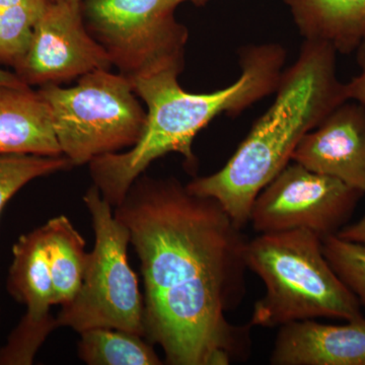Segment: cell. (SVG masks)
Segmentation results:
<instances>
[{
	"label": "cell",
	"mask_w": 365,
	"mask_h": 365,
	"mask_svg": "<svg viewBox=\"0 0 365 365\" xmlns=\"http://www.w3.org/2000/svg\"><path fill=\"white\" fill-rule=\"evenodd\" d=\"M115 216L130 232L144 285V338L170 365H228L246 359L248 326L227 314L246 295L242 228L210 197L176 178L141 175Z\"/></svg>",
	"instance_id": "obj_1"
},
{
	"label": "cell",
	"mask_w": 365,
	"mask_h": 365,
	"mask_svg": "<svg viewBox=\"0 0 365 365\" xmlns=\"http://www.w3.org/2000/svg\"><path fill=\"white\" fill-rule=\"evenodd\" d=\"M337 53L328 43L304 41L294 63L281 74L272 105L234 155L218 172L187 184L189 191L215 199L237 227H246L257 196L292 162L300 140L348 101L337 76Z\"/></svg>",
	"instance_id": "obj_2"
},
{
	"label": "cell",
	"mask_w": 365,
	"mask_h": 365,
	"mask_svg": "<svg viewBox=\"0 0 365 365\" xmlns=\"http://www.w3.org/2000/svg\"><path fill=\"white\" fill-rule=\"evenodd\" d=\"M247 267L265 285L250 325L279 328L292 322L361 318L362 307L331 267L323 239L307 230L260 234L248 240Z\"/></svg>",
	"instance_id": "obj_3"
},
{
	"label": "cell",
	"mask_w": 365,
	"mask_h": 365,
	"mask_svg": "<svg viewBox=\"0 0 365 365\" xmlns=\"http://www.w3.org/2000/svg\"><path fill=\"white\" fill-rule=\"evenodd\" d=\"M38 91L51 109L62 155L72 167L130 148L143 135L146 112L123 74L101 69L72 88L49 83Z\"/></svg>",
	"instance_id": "obj_4"
},
{
	"label": "cell",
	"mask_w": 365,
	"mask_h": 365,
	"mask_svg": "<svg viewBox=\"0 0 365 365\" xmlns=\"http://www.w3.org/2000/svg\"><path fill=\"white\" fill-rule=\"evenodd\" d=\"M83 202L93 222L95 245L78 294L56 317L58 327L78 333L118 329L144 338L143 295L128 261L130 232L95 185L86 192Z\"/></svg>",
	"instance_id": "obj_5"
},
{
	"label": "cell",
	"mask_w": 365,
	"mask_h": 365,
	"mask_svg": "<svg viewBox=\"0 0 365 365\" xmlns=\"http://www.w3.org/2000/svg\"><path fill=\"white\" fill-rule=\"evenodd\" d=\"M186 0H83V20L126 78L184 68L189 33L176 9Z\"/></svg>",
	"instance_id": "obj_6"
},
{
	"label": "cell",
	"mask_w": 365,
	"mask_h": 365,
	"mask_svg": "<svg viewBox=\"0 0 365 365\" xmlns=\"http://www.w3.org/2000/svg\"><path fill=\"white\" fill-rule=\"evenodd\" d=\"M364 194L290 162L257 196L249 222L259 234L307 230L324 239L348 225Z\"/></svg>",
	"instance_id": "obj_7"
},
{
	"label": "cell",
	"mask_w": 365,
	"mask_h": 365,
	"mask_svg": "<svg viewBox=\"0 0 365 365\" xmlns=\"http://www.w3.org/2000/svg\"><path fill=\"white\" fill-rule=\"evenodd\" d=\"M81 4H48L28 50L14 67L26 86L60 85L90 72L110 71L111 60L86 29Z\"/></svg>",
	"instance_id": "obj_8"
},
{
	"label": "cell",
	"mask_w": 365,
	"mask_h": 365,
	"mask_svg": "<svg viewBox=\"0 0 365 365\" xmlns=\"http://www.w3.org/2000/svg\"><path fill=\"white\" fill-rule=\"evenodd\" d=\"M292 162L365 194V107L338 106L300 140Z\"/></svg>",
	"instance_id": "obj_9"
},
{
	"label": "cell",
	"mask_w": 365,
	"mask_h": 365,
	"mask_svg": "<svg viewBox=\"0 0 365 365\" xmlns=\"http://www.w3.org/2000/svg\"><path fill=\"white\" fill-rule=\"evenodd\" d=\"M270 364L273 365H365V318L344 325L314 319L279 327Z\"/></svg>",
	"instance_id": "obj_10"
},
{
	"label": "cell",
	"mask_w": 365,
	"mask_h": 365,
	"mask_svg": "<svg viewBox=\"0 0 365 365\" xmlns=\"http://www.w3.org/2000/svg\"><path fill=\"white\" fill-rule=\"evenodd\" d=\"M0 155H63L51 109L31 86H0Z\"/></svg>",
	"instance_id": "obj_11"
},
{
	"label": "cell",
	"mask_w": 365,
	"mask_h": 365,
	"mask_svg": "<svg viewBox=\"0 0 365 365\" xmlns=\"http://www.w3.org/2000/svg\"><path fill=\"white\" fill-rule=\"evenodd\" d=\"M304 39L356 51L365 39V0H284Z\"/></svg>",
	"instance_id": "obj_12"
},
{
	"label": "cell",
	"mask_w": 365,
	"mask_h": 365,
	"mask_svg": "<svg viewBox=\"0 0 365 365\" xmlns=\"http://www.w3.org/2000/svg\"><path fill=\"white\" fill-rule=\"evenodd\" d=\"M6 289L13 299L25 304L26 314L32 318L52 316V278L42 227L21 235L14 245Z\"/></svg>",
	"instance_id": "obj_13"
},
{
	"label": "cell",
	"mask_w": 365,
	"mask_h": 365,
	"mask_svg": "<svg viewBox=\"0 0 365 365\" xmlns=\"http://www.w3.org/2000/svg\"><path fill=\"white\" fill-rule=\"evenodd\" d=\"M53 285V306L71 304L81 289L88 262L86 241L66 215L42 225Z\"/></svg>",
	"instance_id": "obj_14"
},
{
	"label": "cell",
	"mask_w": 365,
	"mask_h": 365,
	"mask_svg": "<svg viewBox=\"0 0 365 365\" xmlns=\"http://www.w3.org/2000/svg\"><path fill=\"white\" fill-rule=\"evenodd\" d=\"M78 357L88 365H160L145 338L118 329L95 328L79 333Z\"/></svg>",
	"instance_id": "obj_15"
},
{
	"label": "cell",
	"mask_w": 365,
	"mask_h": 365,
	"mask_svg": "<svg viewBox=\"0 0 365 365\" xmlns=\"http://www.w3.org/2000/svg\"><path fill=\"white\" fill-rule=\"evenodd\" d=\"M51 0H0V66L14 67Z\"/></svg>",
	"instance_id": "obj_16"
},
{
	"label": "cell",
	"mask_w": 365,
	"mask_h": 365,
	"mask_svg": "<svg viewBox=\"0 0 365 365\" xmlns=\"http://www.w3.org/2000/svg\"><path fill=\"white\" fill-rule=\"evenodd\" d=\"M71 167L64 155H0V215L7 202L29 182Z\"/></svg>",
	"instance_id": "obj_17"
},
{
	"label": "cell",
	"mask_w": 365,
	"mask_h": 365,
	"mask_svg": "<svg viewBox=\"0 0 365 365\" xmlns=\"http://www.w3.org/2000/svg\"><path fill=\"white\" fill-rule=\"evenodd\" d=\"M59 328L56 317L34 319L29 314L21 319L0 347V365H31L53 331Z\"/></svg>",
	"instance_id": "obj_18"
},
{
	"label": "cell",
	"mask_w": 365,
	"mask_h": 365,
	"mask_svg": "<svg viewBox=\"0 0 365 365\" xmlns=\"http://www.w3.org/2000/svg\"><path fill=\"white\" fill-rule=\"evenodd\" d=\"M323 251L331 267L365 309V244L341 239H323Z\"/></svg>",
	"instance_id": "obj_19"
},
{
	"label": "cell",
	"mask_w": 365,
	"mask_h": 365,
	"mask_svg": "<svg viewBox=\"0 0 365 365\" xmlns=\"http://www.w3.org/2000/svg\"><path fill=\"white\" fill-rule=\"evenodd\" d=\"M357 63L360 71L349 83H345L348 101H355L365 107V39L357 48Z\"/></svg>",
	"instance_id": "obj_20"
},
{
	"label": "cell",
	"mask_w": 365,
	"mask_h": 365,
	"mask_svg": "<svg viewBox=\"0 0 365 365\" xmlns=\"http://www.w3.org/2000/svg\"><path fill=\"white\" fill-rule=\"evenodd\" d=\"M337 235L347 241L365 244V215L359 222L345 225Z\"/></svg>",
	"instance_id": "obj_21"
},
{
	"label": "cell",
	"mask_w": 365,
	"mask_h": 365,
	"mask_svg": "<svg viewBox=\"0 0 365 365\" xmlns=\"http://www.w3.org/2000/svg\"><path fill=\"white\" fill-rule=\"evenodd\" d=\"M0 86H29L19 78L14 72L6 71L0 67Z\"/></svg>",
	"instance_id": "obj_22"
},
{
	"label": "cell",
	"mask_w": 365,
	"mask_h": 365,
	"mask_svg": "<svg viewBox=\"0 0 365 365\" xmlns=\"http://www.w3.org/2000/svg\"><path fill=\"white\" fill-rule=\"evenodd\" d=\"M53 2H66V4H83V0H51Z\"/></svg>",
	"instance_id": "obj_23"
},
{
	"label": "cell",
	"mask_w": 365,
	"mask_h": 365,
	"mask_svg": "<svg viewBox=\"0 0 365 365\" xmlns=\"http://www.w3.org/2000/svg\"><path fill=\"white\" fill-rule=\"evenodd\" d=\"M186 1H192L194 2V4H202L205 0H186Z\"/></svg>",
	"instance_id": "obj_24"
},
{
	"label": "cell",
	"mask_w": 365,
	"mask_h": 365,
	"mask_svg": "<svg viewBox=\"0 0 365 365\" xmlns=\"http://www.w3.org/2000/svg\"><path fill=\"white\" fill-rule=\"evenodd\" d=\"M0 319H1V309H0Z\"/></svg>",
	"instance_id": "obj_25"
}]
</instances>
